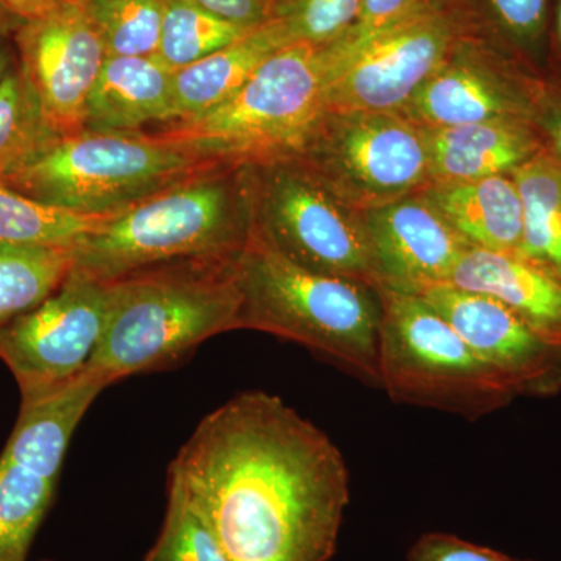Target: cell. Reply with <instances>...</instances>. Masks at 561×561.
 <instances>
[{
    "instance_id": "23",
    "label": "cell",
    "mask_w": 561,
    "mask_h": 561,
    "mask_svg": "<svg viewBox=\"0 0 561 561\" xmlns=\"http://www.w3.org/2000/svg\"><path fill=\"white\" fill-rule=\"evenodd\" d=\"M116 214H81L33 201L0 179V243L73 249Z\"/></svg>"
},
{
    "instance_id": "19",
    "label": "cell",
    "mask_w": 561,
    "mask_h": 561,
    "mask_svg": "<svg viewBox=\"0 0 561 561\" xmlns=\"http://www.w3.org/2000/svg\"><path fill=\"white\" fill-rule=\"evenodd\" d=\"M423 195L471 247L518 253L523 203L511 173L431 183Z\"/></svg>"
},
{
    "instance_id": "25",
    "label": "cell",
    "mask_w": 561,
    "mask_h": 561,
    "mask_svg": "<svg viewBox=\"0 0 561 561\" xmlns=\"http://www.w3.org/2000/svg\"><path fill=\"white\" fill-rule=\"evenodd\" d=\"M70 268V249L0 243V328L50 297Z\"/></svg>"
},
{
    "instance_id": "4",
    "label": "cell",
    "mask_w": 561,
    "mask_h": 561,
    "mask_svg": "<svg viewBox=\"0 0 561 561\" xmlns=\"http://www.w3.org/2000/svg\"><path fill=\"white\" fill-rule=\"evenodd\" d=\"M251 231L247 165L221 162L116 214L72 251V271L119 279L195 257H234Z\"/></svg>"
},
{
    "instance_id": "29",
    "label": "cell",
    "mask_w": 561,
    "mask_h": 561,
    "mask_svg": "<svg viewBox=\"0 0 561 561\" xmlns=\"http://www.w3.org/2000/svg\"><path fill=\"white\" fill-rule=\"evenodd\" d=\"M146 561H231L216 530L172 476L164 523Z\"/></svg>"
},
{
    "instance_id": "35",
    "label": "cell",
    "mask_w": 561,
    "mask_h": 561,
    "mask_svg": "<svg viewBox=\"0 0 561 561\" xmlns=\"http://www.w3.org/2000/svg\"><path fill=\"white\" fill-rule=\"evenodd\" d=\"M195 5L242 27H257L271 20L276 0H191Z\"/></svg>"
},
{
    "instance_id": "16",
    "label": "cell",
    "mask_w": 561,
    "mask_h": 561,
    "mask_svg": "<svg viewBox=\"0 0 561 561\" xmlns=\"http://www.w3.org/2000/svg\"><path fill=\"white\" fill-rule=\"evenodd\" d=\"M448 284L489 295L557 345H561V280L518 253L470 247Z\"/></svg>"
},
{
    "instance_id": "26",
    "label": "cell",
    "mask_w": 561,
    "mask_h": 561,
    "mask_svg": "<svg viewBox=\"0 0 561 561\" xmlns=\"http://www.w3.org/2000/svg\"><path fill=\"white\" fill-rule=\"evenodd\" d=\"M251 28L216 16L191 0H164L160 44L154 57L175 72L230 46Z\"/></svg>"
},
{
    "instance_id": "14",
    "label": "cell",
    "mask_w": 561,
    "mask_h": 561,
    "mask_svg": "<svg viewBox=\"0 0 561 561\" xmlns=\"http://www.w3.org/2000/svg\"><path fill=\"white\" fill-rule=\"evenodd\" d=\"M376 289L419 295L448 284L470 243L423 194L360 213Z\"/></svg>"
},
{
    "instance_id": "3",
    "label": "cell",
    "mask_w": 561,
    "mask_h": 561,
    "mask_svg": "<svg viewBox=\"0 0 561 561\" xmlns=\"http://www.w3.org/2000/svg\"><path fill=\"white\" fill-rule=\"evenodd\" d=\"M236 275L242 298L238 330L300 343L379 387L382 300L376 287L302 268L253 230Z\"/></svg>"
},
{
    "instance_id": "12",
    "label": "cell",
    "mask_w": 561,
    "mask_h": 561,
    "mask_svg": "<svg viewBox=\"0 0 561 561\" xmlns=\"http://www.w3.org/2000/svg\"><path fill=\"white\" fill-rule=\"evenodd\" d=\"M13 43L50 130L58 136L83 131L88 99L108 55L80 0L24 22Z\"/></svg>"
},
{
    "instance_id": "5",
    "label": "cell",
    "mask_w": 561,
    "mask_h": 561,
    "mask_svg": "<svg viewBox=\"0 0 561 561\" xmlns=\"http://www.w3.org/2000/svg\"><path fill=\"white\" fill-rule=\"evenodd\" d=\"M224 161L151 133L87 130L55 136L7 175L33 201L81 214H119Z\"/></svg>"
},
{
    "instance_id": "38",
    "label": "cell",
    "mask_w": 561,
    "mask_h": 561,
    "mask_svg": "<svg viewBox=\"0 0 561 561\" xmlns=\"http://www.w3.org/2000/svg\"><path fill=\"white\" fill-rule=\"evenodd\" d=\"M22 24H24V22L18 20L16 16L0 9V38H11Z\"/></svg>"
},
{
    "instance_id": "36",
    "label": "cell",
    "mask_w": 561,
    "mask_h": 561,
    "mask_svg": "<svg viewBox=\"0 0 561 561\" xmlns=\"http://www.w3.org/2000/svg\"><path fill=\"white\" fill-rule=\"evenodd\" d=\"M68 0H0V9L13 14L22 22L38 20L47 16Z\"/></svg>"
},
{
    "instance_id": "15",
    "label": "cell",
    "mask_w": 561,
    "mask_h": 561,
    "mask_svg": "<svg viewBox=\"0 0 561 561\" xmlns=\"http://www.w3.org/2000/svg\"><path fill=\"white\" fill-rule=\"evenodd\" d=\"M540 80L529 76H501L461 62H445L413 95L401 114L424 128L459 127L490 121H530Z\"/></svg>"
},
{
    "instance_id": "2",
    "label": "cell",
    "mask_w": 561,
    "mask_h": 561,
    "mask_svg": "<svg viewBox=\"0 0 561 561\" xmlns=\"http://www.w3.org/2000/svg\"><path fill=\"white\" fill-rule=\"evenodd\" d=\"M238 256L164 262L110 280L105 330L87 371L111 386L171 367L214 335L238 330Z\"/></svg>"
},
{
    "instance_id": "17",
    "label": "cell",
    "mask_w": 561,
    "mask_h": 561,
    "mask_svg": "<svg viewBox=\"0 0 561 561\" xmlns=\"http://www.w3.org/2000/svg\"><path fill=\"white\" fill-rule=\"evenodd\" d=\"M431 183H451L512 173L542 150L530 121H490L426 128Z\"/></svg>"
},
{
    "instance_id": "28",
    "label": "cell",
    "mask_w": 561,
    "mask_h": 561,
    "mask_svg": "<svg viewBox=\"0 0 561 561\" xmlns=\"http://www.w3.org/2000/svg\"><path fill=\"white\" fill-rule=\"evenodd\" d=\"M108 57H154L164 0H80Z\"/></svg>"
},
{
    "instance_id": "37",
    "label": "cell",
    "mask_w": 561,
    "mask_h": 561,
    "mask_svg": "<svg viewBox=\"0 0 561 561\" xmlns=\"http://www.w3.org/2000/svg\"><path fill=\"white\" fill-rule=\"evenodd\" d=\"M18 61L16 47H14L13 36L11 38H0V80L5 77Z\"/></svg>"
},
{
    "instance_id": "41",
    "label": "cell",
    "mask_w": 561,
    "mask_h": 561,
    "mask_svg": "<svg viewBox=\"0 0 561 561\" xmlns=\"http://www.w3.org/2000/svg\"><path fill=\"white\" fill-rule=\"evenodd\" d=\"M518 561H527V560H518Z\"/></svg>"
},
{
    "instance_id": "9",
    "label": "cell",
    "mask_w": 561,
    "mask_h": 561,
    "mask_svg": "<svg viewBox=\"0 0 561 561\" xmlns=\"http://www.w3.org/2000/svg\"><path fill=\"white\" fill-rule=\"evenodd\" d=\"M251 230L302 268L375 287L360 213L343 205L295 158L247 164Z\"/></svg>"
},
{
    "instance_id": "33",
    "label": "cell",
    "mask_w": 561,
    "mask_h": 561,
    "mask_svg": "<svg viewBox=\"0 0 561 561\" xmlns=\"http://www.w3.org/2000/svg\"><path fill=\"white\" fill-rule=\"evenodd\" d=\"M530 121L540 135L542 149L561 162V77L540 80Z\"/></svg>"
},
{
    "instance_id": "10",
    "label": "cell",
    "mask_w": 561,
    "mask_h": 561,
    "mask_svg": "<svg viewBox=\"0 0 561 561\" xmlns=\"http://www.w3.org/2000/svg\"><path fill=\"white\" fill-rule=\"evenodd\" d=\"M110 283L70 268L50 297L0 328V359L21 405L54 397L87 373L108 316Z\"/></svg>"
},
{
    "instance_id": "31",
    "label": "cell",
    "mask_w": 561,
    "mask_h": 561,
    "mask_svg": "<svg viewBox=\"0 0 561 561\" xmlns=\"http://www.w3.org/2000/svg\"><path fill=\"white\" fill-rule=\"evenodd\" d=\"M408 561H518L485 546L442 531L421 535L409 549Z\"/></svg>"
},
{
    "instance_id": "13",
    "label": "cell",
    "mask_w": 561,
    "mask_h": 561,
    "mask_svg": "<svg viewBox=\"0 0 561 561\" xmlns=\"http://www.w3.org/2000/svg\"><path fill=\"white\" fill-rule=\"evenodd\" d=\"M459 332L516 398L561 393V345L489 295L438 284L419 294Z\"/></svg>"
},
{
    "instance_id": "1",
    "label": "cell",
    "mask_w": 561,
    "mask_h": 561,
    "mask_svg": "<svg viewBox=\"0 0 561 561\" xmlns=\"http://www.w3.org/2000/svg\"><path fill=\"white\" fill-rule=\"evenodd\" d=\"M169 476L231 561H330L350 504L345 457L276 394L243 391L201 421Z\"/></svg>"
},
{
    "instance_id": "34",
    "label": "cell",
    "mask_w": 561,
    "mask_h": 561,
    "mask_svg": "<svg viewBox=\"0 0 561 561\" xmlns=\"http://www.w3.org/2000/svg\"><path fill=\"white\" fill-rule=\"evenodd\" d=\"M413 9H416V0H362L359 21L337 41L345 46L359 44L402 20Z\"/></svg>"
},
{
    "instance_id": "22",
    "label": "cell",
    "mask_w": 561,
    "mask_h": 561,
    "mask_svg": "<svg viewBox=\"0 0 561 561\" xmlns=\"http://www.w3.org/2000/svg\"><path fill=\"white\" fill-rule=\"evenodd\" d=\"M511 175L523 203L518 254L561 280V162L542 149Z\"/></svg>"
},
{
    "instance_id": "6",
    "label": "cell",
    "mask_w": 561,
    "mask_h": 561,
    "mask_svg": "<svg viewBox=\"0 0 561 561\" xmlns=\"http://www.w3.org/2000/svg\"><path fill=\"white\" fill-rule=\"evenodd\" d=\"M327 79L324 46L290 44L221 105L151 135L231 164L295 157L324 114Z\"/></svg>"
},
{
    "instance_id": "20",
    "label": "cell",
    "mask_w": 561,
    "mask_h": 561,
    "mask_svg": "<svg viewBox=\"0 0 561 561\" xmlns=\"http://www.w3.org/2000/svg\"><path fill=\"white\" fill-rule=\"evenodd\" d=\"M290 46L283 25L271 18L241 39L172 76V119L202 116L241 90L262 62ZM169 122V124H171Z\"/></svg>"
},
{
    "instance_id": "40",
    "label": "cell",
    "mask_w": 561,
    "mask_h": 561,
    "mask_svg": "<svg viewBox=\"0 0 561 561\" xmlns=\"http://www.w3.org/2000/svg\"><path fill=\"white\" fill-rule=\"evenodd\" d=\"M39 561H55V560H39Z\"/></svg>"
},
{
    "instance_id": "18",
    "label": "cell",
    "mask_w": 561,
    "mask_h": 561,
    "mask_svg": "<svg viewBox=\"0 0 561 561\" xmlns=\"http://www.w3.org/2000/svg\"><path fill=\"white\" fill-rule=\"evenodd\" d=\"M171 69L157 57H106L88 99L84 128L138 133L172 119Z\"/></svg>"
},
{
    "instance_id": "39",
    "label": "cell",
    "mask_w": 561,
    "mask_h": 561,
    "mask_svg": "<svg viewBox=\"0 0 561 561\" xmlns=\"http://www.w3.org/2000/svg\"><path fill=\"white\" fill-rule=\"evenodd\" d=\"M556 35H557V43H559L560 54H561V0L559 2V7H557Z\"/></svg>"
},
{
    "instance_id": "32",
    "label": "cell",
    "mask_w": 561,
    "mask_h": 561,
    "mask_svg": "<svg viewBox=\"0 0 561 561\" xmlns=\"http://www.w3.org/2000/svg\"><path fill=\"white\" fill-rule=\"evenodd\" d=\"M497 21L513 38L523 44L541 38L548 13V0H489Z\"/></svg>"
},
{
    "instance_id": "21",
    "label": "cell",
    "mask_w": 561,
    "mask_h": 561,
    "mask_svg": "<svg viewBox=\"0 0 561 561\" xmlns=\"http://www.w3.org/2000/svg\"><path fill=\"white\" fill-rule=\"evenodd\" d=\"M108 386L87 371L54 397L21 405L3 456L28 465L49 478L60 479L73 432L95 398Z\"/></svg>"
},
{
    "instance_id": "27",
    "label": "cell",
    "mask_w": 561,
    "mask_h": 561,
    "mask_svg": "<svg viewBox=\"0 0 561 561\" xmlns=\"http://www.w3.org/2000/svg\"><path fill=\"white\" fill-rule=\"evenodd\" d=\"M58 136L44 121L20 61L0 80V176L20 168Z\"/></svg>"
},
{
    "instance_id": "11",
    "label": "cell",
    "mask_w": 561,
    "mask_h": 561,
    "mask_svg": "<svg viewBox=\"0 0 561 561\" xmlns=\"http://www.w3.org/2000/svg\"><path fill=\"white\" fill-rule=\"evenodd\" d=\"M451 39L448 22L416 7L359 44H324V111L401 113L445 65Z\"/></svg>"
},
{
    "instance_id": "8",
    "label": "cell",
    "mask_w": 561,
    "mask_h": 561,
    "mask_svg": "<svg viewBox=\"0 0 561 561\" xmlns=\"http://www.w3.org/2000/svg\"><path fill=\"white\" fill-rule=\"evenodd\" d=\"M295 158L348 208H379L431 183L426 128L401 113H330Z\"/></svg>"
},
{
    "instance_id": "30",
    "label": "cell",
    "mask_w": 561,
    "mask_h": 561,
    "mask_svg": "<svg viewBox=\"0 0 561 561\" xmlns=\"http://www.w3.org/2000/svg\"><path fill=\"white\" fill-rule=\"evenodd\" d=\"M362 0H276V18L290 44L324 46L334 43L357 24Z\"/></svg>"
},
{
    "instance_id": "7",
    "label": "cell",
    "mask_w": 561,
    "mask_h": 561,
    "mask_svg": "<svg viewBox=\"0 0 561 561\" xmlns=\"http://www.w3.org/2000/svg\"><path fill=\"white\" fill-rule=\"evenodd\" d=\"M379 387L391 400L481 419L515 400L485 362L420 295L378 289Z\"/></svg>"
},
{
    "instance_id": "24",
    "label": "cell",
    "mask_w": 561,
    "mask_h": 561,
    "mask_svg": "<svg viewBox=\"0 0 561 561\" xmlns=\"http://www.w3.org/2000/svg\"><path fill=\"white\" fill-rule=\"evenodd\" d=\"M58 481L0 454V561H27Z\"/></svg>"
}]
</instances>
